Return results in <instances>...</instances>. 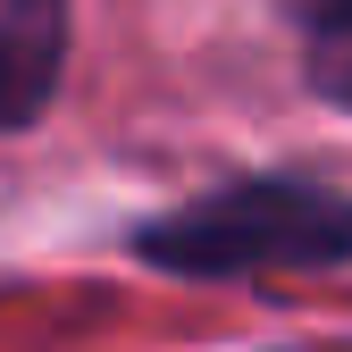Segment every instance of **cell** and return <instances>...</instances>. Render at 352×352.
Masks as SVG:
<instances>
[{"label": "cell", "instance_id": "1", "mask_svg": "<svg viewBox=\"0 0 352 352\" xmlns=\"http://www.w3.org/2000/svg\"><path fill=\"white\" fill-rule=\"evenodd\" d=\"M151 269L176 277H260V269H327L352 260V201L311 176H243L227 193L151 218L135 235Z\"/></svg>", "mask_w": 352, "mask_h": 352}, {"label": "cell", "instance_id": "2", "mask_svg": "<svg viewBox=\"0 0 352 352\" xmlns=\"http://www.w3.org/2000/svg\"><path fill=\"white\" fill-rule=\"evenodd\" d=\"M67 67V0H0V135L59 93Z\"/></svg>", "mask_w": 352, "mask_h": 352}, {"label": "cell", "instance_id": "3", "mask_svg": "<svg viewBox=\"0 0 352 352\" xmlns=\"http://www.w3.org/2000/svg\"><path fill=\"white\" fill-rule=\"evenodd\" d=\"M294 25H302V67H311V84L352 109V0H294Z\"/></svg>", "mask_w": 352, "mask_h": 352}]
</instances>
